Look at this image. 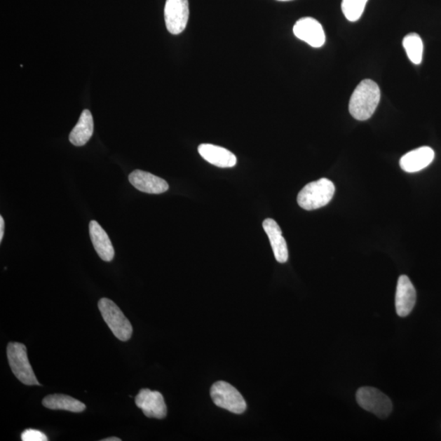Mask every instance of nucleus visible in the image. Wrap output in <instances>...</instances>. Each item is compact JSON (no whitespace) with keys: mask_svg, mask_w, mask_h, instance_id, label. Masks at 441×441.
Here are the masks:
<instances>
[{"mask_svg":"<svg viewBox=\"0 0 441 441\" xmlns=\"http://www.w3.org/2000/svg\"><path fill=\"white\" fill-rule=\"evenodd\" d=\"M381 97L380 88L371 79H365L356 87L349 102V111L355 120L365 121L374 115Z\"/></svg>","mask_w":441,"mask_h":441,"instance_id":"f257e3e1","label":"nucleus"},{"mask_svg":"<svg viewBox=\"0 0 441 441\" xmlns=\"http://www.w3.org/2000/svg\"><path fill=\"white\" fill-rule=\"evenodd\" d=\"M335 186L327 178L308 183L297 196V204L305 210H315L329 204L333 199Z\"/></svg>","mask_w":441,"mask_h":441,"instance_id":"f03ea898","label":"nucleus"},{"mask_svg":"<svg viewBox=\"0 0 441 441\" xmlns=\"http://www.w3.org/2000/svg\"><path fill=\"white\" fill-rule=\"evenodd\" d=\"M98 308L104 320L118 339L126 341L131 339L133 326L115 302L104 297L98 301Z\"/></svg>","mask_w":441,"mask_h":441,"instance_id":"7ed1b4c3","label":"nucleus"},{"mask_svg":"<svg viewBox=\"0 0 441 441\" xmlns=\"http://www.w3.org/2000/svg\"><path fill=\"white\" fill-rule=\"evenodd\" d=\"M7 355L10 368L20 381L27 386H41L29 364L26 346L20 343H9Z\"/></svg>","mask_w":441,"mask_h":441,"instance_id":"20e7f679","label":"nucleus"},{"mask_svg":"<svg viewBox=\"0 0 441 441\" xmlns=\"http://www.w3.org/2000/svg\"><path fill=\"white\" fill-rule=\"evenodd\" d=\"M210 394L217 406L231 413L240 414L247 408L245 400L240 391L226 381H217L212 386Z\"/></svg>","mask_w":441,"mask_h":441,"instance_id":"39448f33","label":"nucleus"},{"mask_svg":"<svg viewBox=\"0 0 441 441\" xmlns=\"http://www.w3.org/2000/svg\"><path fill=\"white\" fill-rule=\"evenodd\" d=\"M356 401L361 408L380 419L388 418L393 411V403L388 395L369 386L361 388L356 393Z\"/></svg>","mask_w":441,"mask_h":441,"instance_id":"423d86ee","label":"nucleus"},{"mask_svg":"<svg viewBox=\"0 0 441 441\" xmlns=\"http://www.w3.org/2000/svg\"><path fill=\"white\" fill-rule=\"evenodd\" d=\"M165 20L168 32L175 36L184 32L189 20L188 0H166Z\"/></svg>","mask_w":441,"mask_h":441,"instance_id":"0eeeda50","label":"nucleus"},{"mask_svg":"<svg viewBox=\"0 0 441 441\" xmlns=\"http://www.w3.org/2000/svg\"><path fill=\"white\" fill-rule=\"evenodd\" d=\"M135 403L148 418L163 419L167 415V406L161 393L142 389L136 396Z\"/></svg>","mask_w":441,"mask_h":441,"instance_id":"6e6552de","label":"nucleus"},{"mask_svg":"<svg viewBox=\"0 0 441 441\" xmlns=\"http://www.w3.org/2000/svg\"><path fill=\"white\" fill-rule=\"evenodd\" d=\"M294 34L297 39L313 48H320L325 43V33L321 24L312 18H302L294 27Z\"/></svg>","mask_w":441,"mask_h":441,"instance_id":"1a4fd4ad","label":"nucleus"},{"mask_svg":"<svg viewBox=\"0 0 441 441\" xmlns=\"http://www.w3.org/2000/svg\"><path fill=\"white\" fill-rule=\"evenodd\" d=\"M416 299L417 293L412 282L407 276H400L395 294L396 313L400 317L409 316L414 309Z\"/></svg>","mask_w":441,"mask_h":441,"instance_id":"9d476101","label":"nucleus"},{"mask_svg":"<svg viewBox=\"0 0 441 441\" xmlns=\"http://www.w3.org/2000/svg\"><path fill=\"white\" fill-rule=\"evenodd\" d=\"M128 180L136 189L148 194H162L168 190L165 180L145 171H133L128 177Z\"/></svg>","mask_w":441,"mask_h":441,"instance_id":"9b49d317","label":"nucleus"},{"mask_svg":"<svg viewBox=\"0 0 441 441\" xmlns=\"http://www.w3.org/2000/svg\"><path fill=\"white\" fill-rule=\"evenodd\" d=\"M435 152L429 147H422L405 154L400 161V166L406 172L423 170L433 163Z\"/></svg>","mask_w":441,"mask_h":441,"instance_id":"f8f14e48","label":"nucleus"},{"mask_svg":"<svg viewBox=\"0 0 441 441\" xmlns=\"http://www.w3.org/2000/svg\"><path fill=\"white\" fill-rule=\"evenodd\" d=\"M262 226L269 238L276 261L280 264H285L288 261L289 251L280 226L275 220L267 219L262 223Z\"/></svg>","mask_w":441,"mask_h":441,"instance_id":"ddd939ff","label":"nucleus"},{"mask_svg":"<svg viewBox=\"0 0 441 441\" xmlns=\"http://www.w3.org/2000/svg\"><path fill=\"white\" fill-rule=\"evenodd\" d=\"M89 233L94 249L103 261L111 262L115 257V250L107 233L97 221H91Z\"/></svg>","mask_w":441,"mask_h":441,"instance_id":"4468645a","label":"nucleus"},{"mask_svg":"<svg viewBox=\"0 0 441 441\" xmlns=\"http://www.w3.org/2000/svg\"><path fill=\"white\" fill-rule=\"evenodd\" d=\"M198 151L207 162L217 167L232 168L236 165V156L225 148L212 144H201L198 147Z\"/></svg>","mask_w":441,"mask_h":441,"instance_id":"2eb2a0df","label":"nucleus"},{"mask_svg":"<svg viewBox=\"0 0 441 441\" xmlns=\"http://www.w3.org/2000/svg\"><path fill=\"white\" fill-rule=\"evenodd\" d=\"M93 118L90 111L84 110L81 113L77 125L74 127L69 136V140L74 146L82 147L90 140L93 135Z\"/></svg>","mask_w":441,"mask_h":441,"instance_id":"dca6fc26","label":"nucleus"},{"mask_svg":"<svg viewBox=\"0 0 441 441\" xmlns=\"http://www.w3.org/2000/svg\"><path fill=\"white\" fill-rule=\"evenodd\" d=\"M44 407L54 410H67L73 413H81L86 409V405L72 396L54 394L47 395L42 401Z\"/></svg>","mask_w":441,"mask_h":441,"instance_id":"f3484780","label":"nucleus"},{"mask_svg":"<svg viewBox=\"0 0 441 441\" xmlns=\"http://www.w3.org/2000/svg\"><path fill=\"white\" fill-rule=\"evenodd\" d=\"M403 47L411 62L419 65L423 61V43L418 34L411 33L403 39Z\"/></svg>","mask_w":441,"mask_h":441,"instance_id":"a211bd4d","label":"nucleus"},{"mask_svg":"<svg viewBox=\"0 0 441 441\" xmlns=\"http://www.w3.org/2000/svg\"><path fill=\"white\" fill-rule=\"evenodd\" d=\"M368 0H343L341 11L348 21L355 22L362 16Z\"/></svg>","mask_w":441,"mask_h":441,"instance_id":"6ab92c4d","label":"nucleus"},{"mask_svg":"<svg viewBox=\"0 0 441 441\" xmlns=\"http://www.w3.org/2000/svg\"><path fill=\"white\" fill-rule=\"evenodd\" d=\"M22 440L23 441H47L48 439L46 435L41 430L28 429L22 433Z\"/></svg>","mask_w":441,"mask_h":441,"instance_id":"aec40b11","label":"nucleus"},{"mask_svg":"<svg viewBox=\"0 0 441 441\" xmlns=\"http://www.w3.org/2000/svg\"><path fill=\"white\" fill-rule=\"evenodd\" d=\"M4 234V220L3 217H0V242H2Z\"/></svg>","mask_w":441,"mask_h":441,"instance_id":"412c9836","label":"nucleus"},{"mask_svg":"<svg viewBox=\"0 0 441 441\" xmlns=\"http://www.w3.org/2000/svg\"><path fill=\"white\" fill-rule=\"evenodd\" d=\"M121 439L118 438V437H109V438L102 440V441H121Z\"/></svg>","mask_w":441,"mask_h":441,"instance_id":"4be33fe9","label":"nucleus"},{"mask_svg":"<svg viewBox=\"0 0 441 441\" xmlns=\"http://www.w3.org/2000/svg\"><path fill=\"white\" fill-rule=\"evenodd\" d=\"M278 1H290V0H278Z\"/></svg>","mask_w":441,"mask_h":441,"instance_id":"5701e85b","label":"nucleus"}]
</instances>
